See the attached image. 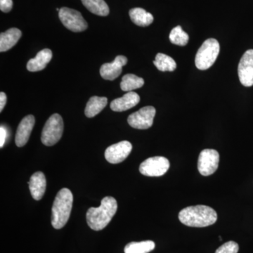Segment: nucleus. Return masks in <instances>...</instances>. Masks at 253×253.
Wrapping results in <instances>:
<instances>
[{"instance_id":"11","label":"nucleus","mask_w":253,"mask_h":253,"mask_svg":"<svg viewBox=\"0 0 253 253\" xmlns=\"http://www.w3.org/2000/svg\"><path fill=\"white\" fill-rule=\"evenodd\" d=\"M238 74L243 85H253V49L248 50L243 55L238 67Z\"/></svg>"},{"instance_id":"18","label":"nucleus","mask_w":253,"mask_h":253,"mask_svg":"<svg viewBox=\"0 0 253 253\" xmlns=\"http://www.w3.org/2000/svg\"><path fill=\"white\" fill-rule=\"evenodd\" d=\"M129 14L131 21L136 26L141 27L149 26L154 21L153 15L141 8H134L130 9Z\"/></svg>"},{"instance_id":"28","label":"nucleus","mask_w":253,"mask_h":253,"mask_svg":"<svg viewBox=\"0 0 253 253\" xmlns=\"http://www.w3.org/2000/svg\"><path fill=\"white\" fill-rule=\"evenodd\" d=\"M6 95L4 92H2L1 91L0 93V111H2L3 109H4L5 105L6 104Z\"/></svg>"},{"instance_id":"15","label":"nucleus","mask_w":253,"mask_h":253,"mask_svg":"<svg viewBox=\"0 0 253 253\" xmlns=\"http://www.w3.org/2000/svg\"><path fill=\"white\" fill-rule=\"evenodd\" d=\"M28 184L33 199L40 201L42 199L46 187V177L42 172H37L32 175Z\"/></svg>"},{"instance_id":"8","label":"nucleus","mask_w":253,"mask_h":253,"mask_svg":"<svg viewBox=\"0 0 253 253\" xmlns=\"http://www.w3.org/2000/svg\"><path fill=\"white\" fill-rule=\"evenodd\" d=\"M156 111L154 106H145L127 118V122L131 127L138 129H149L153 126Z\"/></svg>"},{"instance_id":"3","label":"nucleus","mask_w":253,"mask_h":253,"mask_svg":"<svg viewBox=\"0 0 253 253\" xmlns=\"http://www.w3.org/2000/svg\"><path fill=\"white\" fill-rule=\"evenodd\" d=\"M73 203V196L71 190L62 189L56 195L52 206L51 224L56 229H60L66 225L71 215Z\"/></svg>"},{"instance_id":"10","label":"nucleus","mask_w":253,"mask_h":253,"mask_svg":"<svg viewBox=\"0 0 253 253\" xmlns=\"http://www.w3.org/2000/svg\"><path fill=\"white\" fill-rule=\"evenodd\" d=\"M132 150V145L128 141H123L111 145L105 151L106 161L112 164H118L124 161Z\"/></svg>"},{"instance_id":"25","label":"nucleus","mask_w":253,"mask_h":253,"mask_svg":"<svg viewBox=\"0 0 253 253\" xmlns=\"http://www.w3.org/2000/svg\"><path fill=\"white\" fill-rule=\"evenodd\" d=\"M239 250V246L237 243L229 241L217 249L215 253H238Z\"/></svg>"},{"instance_id":"17","label":"nucleus","mask_w":253,"mask_h":253,"mask_svg":"<svg viewBox=\"0 0 253 253\" xmlns=\"http://www.w3.org/2000/svg\"><path fill=\"white\" fill-rule=\"evenodd\" d=\"M22 36V33L16 28H10L4 33L0 34V51H8L16 45Z\"/></svg>"},{"instance_id":"9","label":"nucleus","mask_w":253,"mask_h":253,"mask_svg":"<svg viewBox=\"0 0 253 253\" xmlns=\"http://www.w3.org/2000/svg\"><path fill=\"white\" fill-rule=\"evenodd\" d=\"M219 154L214 149H204L199 155L198 169L203 176H210L216 172L219 166Z\"/></svg>"},{"instance_id":"20","label":"nucleus","mask_w":253,"mask_h":253,"mask_svg":"<svg viewBox=\"0 0 253 253\" xmlns=\"http://www.w3.org/2000/svg\"><path fill=\"white\" fill-rule=\"evenodd\" d=\"M83 5L93 14L106 16L109 14V7L104 0H81Z\"/></svg>"},{"instance_id":"12","label":"nucleus","mask_w":253,"mask_h":253,"mask_svg":"<svg viewBox=\"0 0 253 253\" xmlns=\"http://www.w3.org/2000/svg\"><path fill=\"white\" fill-rule=\"evenodd\" d=\"M127 63L126 56L120 55L112 63H106L100 68V75L106 81H114L119 77L123 71V67Z\"/></svg>"},{"instance_id":"6","label":"nucleus","mask_w":253,"mask_h":253,"mask_svg":"<svg viewBox=\"0 0 253 253\" xmlns=\"http://www.w3.org/2000/svg\"><path fill=\"white\" fill-rule=\"evenodd\" d=\"M59 16L63 26L75 33L85 31L88 27L81 13L76 10L62 7L60 9Z\"/></svg>"},{"instance_id":"19","label":"nucleus","mask_w":253,"mask_h":253,"mask_svg":"<svg viewBox=\"0 0 253 253\" xmlns=\"http://www.w3.org/2000/svg\"><path fill=\"white\" fill-rule=\"evenodd\" d=\"M107 104V98L92 96L86 104L85 111H84L85 116L89 118L94 117L106 107Z\"/></svg>"},{"instance_id":"21","label":"nucleus","mask_w":253,"mask_h":253,"mask_svg":"<svg viewBox=\"0 0 253 253\" xmlns=\"http://www.w3.org/2000/svg\"><path fill=\"white\" fill-rule=\"evenodd\" d=\"M155 66L162 72H172L175 71L176 63L174 60L168 55L158 53L154 61Z\"/></svg>"},{"instance_id":"5","label":"nucleus","mask_w":253,"mask_h":253,"mask_svg":"<svg viewBox=\"0 0 253 253\" xmlns=\"http://www.w3.org/2000/svg\"><path fill=\"white\" fill-rule=\"evenodd\" d=\"M63 121L58 113L53 114L46 121L42 131L41 141L46 146L56 144L63 132Z\"/></svg>"},{"instance_id":"1","label":"nucleus","mask_w":253,"mask_h":253,"mask_svg":"<svg viewBox=\"0 0 253 253\" xmlns=\"http://www.w3.org/2000/svg\"><path fill=\"white\" fill-rule=\"evenodd\" d=\"M179 221L191 227H206L212 225L217 220V214L209 206H190L181 210L179 213Z\"/></svg>"},{"instance_id":"4","label":"nucleus","mask_w":253,"mask_h":253,"mask_svg":"<svg viewBox=\"0 0 253 253\" xmlns=\"http://www.w3.org/2000/svg\"><path fill=\"white\" fill-rule=\"evenodd\" d=\"M220 46L219 42L210 38L203 43L196 54L195 63L198 69L205 71L211 67L219 55Z\"/></svg>"},{"instance_id":"7","label":"nucleus","mask_w":253,"mask_h":253,"mask_svg":"<svg viewBox=\"0 0 253 253\" xmlns=\"http://www.w3.org/2000/svg\"><path fill=\"white\" fill-rule=\"evenodd\" d=\"M169 166L170 165L167 158L156 156L148 158L141 163L139 172L145 176H161L168 172Z\"/></svg>"},{"instance_id":"26","label":"nucleus","mask_w":253,"mask_h":253,"mask_svg":"<svg viewBox=\"0 0 253 253\" xmlns=\"http://www.w3.org/2000/svg\"><path fill=\"white\" fill-rule=\"evenodd\" d=\"M12 0H0V9L3 12H9L12 9Z\"/></svg>"},{"instance_id":"14","label":"nucleus","mask_w":253,"mask_h":253,"mask_svg":"<svg viewBox=\"0 0 253 253\" xmlns=\"http://www.w3.org/2000/svg\"><path fill=\"white\" fill-rule=\"evenodd\" d=\"M140 101L139 95L134 91H129L123 97L114 99L111 103V109L116 112H123L134 107Z\"/></svg>"},{"instance_id":"24","label":"nucleus","mask_w":253,"mask_h":253,"mask_svg":"<svg viewBox=\"0 0 253 253\" xmlns=\"http://www.w3.org/2000/svg\"><path fill=\"white\" fill-rule=\"evenodd\" d=\"M169 38L172 44L178 46H185L189 41V35L183 31L182 28L179 26L173 28Z\"/></svg>"},{"instance_id":"16","label":"nucleus","mask_w":253,"mask_h":253,"mask_svg":"<svg viewBox=\"0 0 253 253\" xmlns=\"http://www.w3.org/2000/svg\"><path fill=\"white\" fill-rule=\"evenodd\" d=\"M52 58V52L49 49L41 50L34 59H32L27 63L28 71L31 72L42 71L46 68Z\"/></svg>"},{"instance_id":"13","label":"nucleus","mask_w":253,"mask_h":253,"mask_svg":"<svg viewBox=\"0 0 253 253\" xmlns=\"http://www.w3.org/2000/svg\"><path fill=\"white\" fill-rule=\"evenodd\" d=\"M35 123H36V119L34 116L33 115H29L23 118L18 125L16 137H15V141L18 147H22L27 144L33 126H35Z\"/></svg>"},{"instance_id":"22","label":"nucleus","mask_w":253,"mask_h":253,"mask_svg":"<svg viewBox=\"0 0 253 253\" xmlns=\"http://www.w3.org/2000/svg\"><path fill=\"white\" fill-rule=\"evenodd\" d=\"M144 84V81L143 78L138 77L134 74H126L123 77L121 88L123 91L129 92L141 88Z\"/></svg>"},{"instance_id":"23","label":"nucleus","mask_w":253,"mask_h":253,"mask_svg":"<svg viewBox=\"0 0 253 253\" xmlns=\"http://www.w3.org/2000/svg\"><path fill=\"white\" fill-rule=\"evenodd\" d=\"M156 247L152 241H144L141 242H131L125 248V253H149Z\"/></svg>"},{"instance_id":"2","label":"nucleus","mask_w":253,"mask_h":253,"mask_svg":"<svg viewBox=\"0 0 253 253\" xmlns=\"http://www.w3.org/2000/svg\"><path fill=\"white\" fill-rule=\"evenodd\" d=\"M116 200L111 196H106L101 201L98 208H90L86 212V222L91 229L101 231L104 229L117 212Z\"/></svg>"},{"instance_id":"27","label":"nucleus","mask_w":253,"mask_h":253,"mask_svg":"<svg viewBox=\"0 0 253 253\" xmlns=\"http://www.w3.org/2000/svg\"><path fill=\"white\" fill-rule=\"evenodd\" d=\"M7 132L6 129L3 126L0 127V147L2 148L4 146L5 141H6Z\"/></svg>"}]
</instances>
